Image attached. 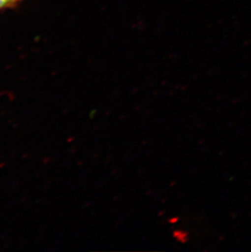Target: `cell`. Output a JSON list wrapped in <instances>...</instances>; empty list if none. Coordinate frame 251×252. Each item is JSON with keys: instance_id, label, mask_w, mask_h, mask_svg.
<instances>
[{"instance_id": "6da1fadb", "label": "cell", "mask_w": 251, "mask_h": 252, "mask_svg": "<svg viewBox=\"0 0 251 252\" xmlns=\"http://www.w3.org/2000/svg\"><path fill=\"white\" fill-rule=\"evenodd\" d=\"M14 3L12 0H0V11L2 10L8 9L15 7Z\"/></svg>"}, {"instance_id": "7a4b0ae2", "label": "cell", "mask_w": 251, "mask_h": 252, "mask_svg": "<svg viewBox=\"0 0 251 252\" xmlns=\"http://www.w3.org/2000/svg\"><path fill=\"white\" fill-rule=\"evenodd\" d=\"M15 6H17V4H19L20 2H22V0H12Z\"/></svg>"}]
</instances>
